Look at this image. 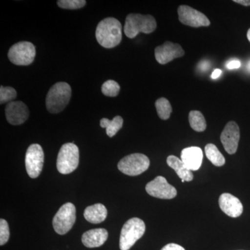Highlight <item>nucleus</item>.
Masks as SVG:
<instances>
[{
	"label": "nucleus",
	"mask_w": 250,
	"mask_h": 250,
	"mask_svg": "<svg viewBox=\"0 0 250 250\" xmlns=\"http://www.w3.org/2000/svg\"><path fill=\"white\" fill-rule=\"evenodd\" d=\"M108 236V231L105 229H95L85 231L82 235V241L86 248H99L106 241Z\"/></svg>",
	"instance_id": "17"
},
{
	"label": "nucleus",
	"mask_w": 250,
	"mask_h": 250,
	"mask_svg": "<svg viewBox=\"0 0 250 250\" xmlns=\"http://www.w3.org/2000/svg\"><path fill=\"white\" fill-rule=\"evenodd\" d=\"M247 37H248V41L250 42V29L248 31V34H247Z\"/></svg>",
	"instance_id": "32"
},
{
	"label": "nucleus",
	"mask_w": 250,
	"mask_h": 250,
	"mask_svg": "<svg viewBox=\"0 0 250 250\" xmlns=\"http://www.w3.org/2000/svg\"><path fill=\"white\" fill-rule=\"evenodd\" d=\"M181 159L189 170L196 171L201 167L203 152L198 147L184 148L181 153Z\"/></svg>",
	"instance_id": "16"
},
{
	"label": "nucleus",
	"mask_w": 250,
	"mask_h": 250,
	"mask_svg": "<svg viewBox=\"0 0 250 250\" xmlns=\"http://www.w3.org/2000/svg\"><path fill=\"white\" fill-rule=\"evenodd\" d=\"M155 106L158 116L161 119L164 120V121L169 119L172 111V108L170 102L167 99L165 98L158 99L155 103Z\"/></svg>",
	"instance_id": "23"
},
{
	"label": "nucleus",
	"mask_w": 250,
	"mask_h": 250,
	"mask_svg": "<svg viewBox=\"0 0 250 250\" xmlns=\"http://www.w3.org/2000/svg\"><path fill=\"white\" fill-rule=\"evenodd\" d=\"M97 41L105 48H113L121 43L122 24L114 18H107L100 21L95 32Z\"/></svg>",
	"instance_id": "1"
},
{
	"label": "nucleus",
	"mask_w": 250,
	"mask_h": 250,
	"mask_svg": "<svg viewBox=\"0 0 250 250\" xmlns=\"http://www.w3.org/2000/svg\"><path fill=\"white\" fill-rule=\"evenodd\" d=\"M189 123L192 129L197 132H202L207 129V122L201 112L191 111L188 116Z\"/></svg>",
	"instance_id": "22"
},
{
	"label": "nucleus",
	"mask_w": 250,
	"mask_h": 250,
	"mask_svg": "<svg viewBox=\"0 0 250 250\" xmlns=\"http://www.w3.org/2000/svg\"><path fill=\"white\" fill-rule=\"evenodd\" d=\"M76 220V208L73 204L68 202L59 208L54 215L53 228L56 232L64 235L68 232L73 227Z\"/></svg>",
	"instance_id": "8"
},
{
	"label": "nucleus",
	"mask_w": 250,
	"mask_h": 250,
	"mask_svg": "<svg viewBox=\"0 0 250 250\" xmlns=\"http://www.w3.org/2000/svg\"><path fill=\"white\" fill-rule=\"evenodd\" d=\"M146 224L141 219L133 218L125 223L120 237V249L129 250L144 235Z\"/></svg>",
	"instance_id": "4"
},
{
	"label": "nucleus",
	"mask_w": 250,
	"mask_h": 250,
	"mask_svg": "<svg viewBox=\"0 0 250 250\" xmlns=\"http://www.w3.org/2000/svg\"><path fill=\"white\" fill-rule=\"evenodd\" d=\"M149 159L147 156L140 153L129 154L118 163V170L126 175L138 176L149 168Z\"/></svg>",
	"instance_id": "6"
},
{
	"label": "nucleus",
	"mask_w": 250,
	"mask_h": 250,
	"mask_svg": "<svg viewBox=\"0 0 250 250\" xmlns=\"http://www.w3.org/2000/svg\"><path fill=\"white\" fill-rule=\"evenodd\" d=\"M5 114L10 124L20 125L27 121L29 116V111L27 105L22 102H11L6 105Z\"/></svg>",
	"instance_id": "14"
},
{
	"label": "nucleus",
	"mask_w": 250,
	"mask_h": 250,
	"mask_svg": "<svg viewBox=\"0 0 250 250\" xmlns=\"http://www.w3.org/2000/svg\"><path fill=\"white\" fill-rule=\"evenodd\" d=\"M85 4V0H59L57 1L59 7L64 9H79L83 7Z\"/></svg>",
	"instance_id": "26"
},
{
	"label": "nucleus",
	"mask_w": 250,
	"mask_h": 250,
	"mask_svg": "<svg viewBox=\"0 0 250 250\" xmlns=\"http://www.w3.org/2000/svg\"><path fill=\"white\" fill-rule=\"evenodd\" d=\"M10 236L9 225L4 219L0 220V245L4 246L9 241Z\"/></svg>",
	"instance_id": "27"
},
{
	"label": "nucleus",
	"mask_w": 250,
	"mask_h": 250,
	"mask_svg": "<svg viewBox=\"0 0 250 250\" xmlns=\"http://www.w3.org/2000/svg\"><path fill=\"white\" fill-rule=\"evenodd\" d=\"M179 20L181 22L192 27H208L210 22L208 18L200 11L187 6L182 5L178 8Z\"/></svg>",
	"instance_id": "11"
},
{
	"label": "nucleus",
	"mask_w": 250,
	"mask_h": 250,
	"mask_svg": "<svg viewBox=\"0 0 250 250\" xmlns=\"http://www.w3.org/2000/svg\"><path fill=\"white\" fill-rule=\"evenodd\" d=\"M36 57L35 46L30 42L22 41L11 46L8 52L10 62L16 65H29Z\"/></svg>",
	"instance_id": "7"
},
{
	"label": "nucleus",
	"mask_w": 250,
	"mask_h": 250,
	"mask_svg": "<svg viewBox=\"0 0 250 250\" xmlns=\"http://www.w3.org/2000/svg\"><path fill=\"white\" fill-rule=\"evenodd\" d=\"M185 52L182 46L166 41L162 45L158 46L154 51L156 60L161 65H165L174 59L183 57Z\"/></svg>",
	"instance_id": "12"
},
{
	"label": "nucleus",
	"mask_w": 250,
	"mask_h": 250,
	"mask_svg": "<svg viewBox=\"0 0 250 250\" xmlns=\"http://www.w3.org/2000/svg\"><path fill=\"white\" fill-rule=\"evenodd\" d=\"M220 140L225 151L229 154H233L238 149L240 140V129L235 122H229L220 135Z\"/></svg>",
	"instance_id": "13"
},
{
	"label": "nucleus",
	"mask_w": 250,
	"mask_h": 250,
	"mask_svg": "<svg viewBox=\"0 0 250 250\" xmlns=\"http://www.w3.org/2000/svg\"><path fill=\"white\" fill-rule=\"evenodd\" d=\"M123 119L121 116H117L112 121L107 118H103L100 121L101 127L106 129V134L109 137H113L123 127Z\"/></svg>",
	"instance_id": "20"
},
{
	"label": "nucleus",
	"mask_w": 250,
	"mask_h": 250,
	"mask_svg": "<svg viewBox=\"0 0 250 250\" xmlns=\"http://www.w3.org/2000/svg\"><path fill=\"white\" fill-rule=\"evenodd\" d=\"M121 86L113 80H108L103 83L102 92L104 95L108 97H116L119 94Z\"/></svg>",
	"instance_id": "24"
},
{
	"label": "nucleus",
	"mask_w": 250,
	"mask_h": 250,
	"mask_svg": "<svg viewBox=\"0 0 250 250\" xmlns=\"http://www.w3.org/2000/svg\"><path fill=\"white\" fill-rule=\"evenodd\" d=\"M247 69H248V71L250 72V61L248 62V65H247Z\"/></svg>",
	"instance_id": "33"
},
{
	"label": "nucleus",
	"mask_w": 250,
	"mask_h": 250,
	"mask_svg": "<svg viewBox=\"0 0 250 250\" xmlns=\"http://www.w3.org/2000/svg\"><path fill=\"white\" fill-rule=\"evenodd\" d=\"M233 2H236L237 4H241L245 6H250V0H234Z\"/></svg>",
	"instance_id": "30"
},
{
	"label": "nucleus",
	"mask_w": 250,
	"mask_h": 250,
	"mask_svg": "<svg viewBox=\"0 0 250 250\" xmlns=\"http://www.w3.org/2000/svg\"><path fill=\"white\" fill-rule=\"evenodd\" d=\"M107 209L102 204L89 206L85 208L83 213L85 220L93 224L103 223L107 217Z\"/></svg>",
	"instance_id": "18"
},
{
	"label": "nucleus",
	"mask_w": 250,
	"mask_h": 250,
	"mask_svg": "<svg viewBox=\"0 0 250 250\" xmlns=\"http://www.w3.org/2000/svg\"><path fill=\"white\" fill-rule=\"evenodd\" d=\"M219 206L225 214L231 218H238L243 213V206L241 202L231 194H222L219 198Z\"/></svg>",
	"instance_id": "15"
},
{
	"label": "nucleus",
	"mask_w": 250,
	"mask_h": 250,
	"mask_svg": "<svg viewBox=\"0 0 250 250\" xmlns=\"http://www.w3.org/2000/svg\"><path fill=\"white\" fill-rule=\"evenodd\" d=\"M241 62L238 60H231L227 63L226 67L228 70H233V69H238L241 67Z\"/></svg>",
	"instance_id": "28"
},
{
	"label": "nucleus",
	"mask_w": 250,
	"mask_h": 250,
	"mask_svg": "<svg viewBox=\"0 0 250 250\" xmlns=\"http://www.w3.org/2000/svg\"><path fill=\"white\" fill-rule=\"evenodd\" d=\"M17 96L16 90L12 87H0V104L11 103Z\"/></svg>",
	"instance_id": "25"
},
{
	"label": "nucleus",
	"mask_w": 250,
	"mask_h": 250,
	"mask_svg": "<svg viewBox=\"0 0 250 250\" xmlns=\"http://www.w3.org/2000/svg\"><path fill=\"white\" fill-rule=\"evenodd\" d=\"M71 93V87L66 82H58L52 85L46 98V107L49 113L62 112L68 104Z\"/></svg>",
	"instance_id": "2"
},
{
	"label": "nucleus",
	"mask_w": 250,
	"mask_h": 250,
	"mask_svg": "<svg viewBox=\"0 0 250 250\" xmlns=\"http://www.w3.org/2000/svg\"><path fill=\"white\" fill-rule=\"evenodd\" d=\"M80 162V151L76 145L67 143L62 145L57 157V170L61 174L71 173L77 168Z\"/></svg>",
	"instance_id": "5"
},
{
	"label": "nucleus",
	"mask_w": 250,
	"mask_h": 250,
	"mask_svg": "<svg viewBox=\"0 0 250 250\" xmlns=\"http://www.w3.org/2000/svg\"><path fill=\"white\" fill-rule=\"evenodd\" d=\"M205 149L207 159L212 163L213 165L217 166V167L225 165V157L218 150V147L215 145L209 143L206 146Z\"/></svg>",
	"instance_id": "21"
},
{
	"label": "nucleus",
	"mask_w": 250,
	"mask_h": 250,
	"mask_svg": "<svg viewBox=\"0 0 250 250\" xmlns=\"http://www.w3.org/2000/svg\"><path fill=\"white\" fill-rule=\"evenodd\" d=\"M222 71L221 70H220V69H215L214 71L213 72V73H212L211 75V78L212 79H218L219 77L221 75Z\"/></svg>",
	"instance_id": "31"
},
{
	"label": "nucleus",
	"mask_w": 250,
	"mask_h": 250,
	"mask_svg": "<svg viewBox=\"0 0 250 250\" xmlns=\"http://www.w3.org/2000/svg\"><path fill=\"white\" fill-rule=\"evenodd\" d=\"M167 164L175 171L176 173L182 180H184L185 182H191L193 179V174L192 171L189 170L182 159H179L177 156H169L167 158Z\"/></svg>",
	"instance_id": "19"
},
{
	"label": "nucleus",
	"mask_w": 250,
	"mask_h": 250,
	"mask_svg": "<svg viewBox=\"0 0 250 250\" xmlns=\"http://www.w3.org/2000/svg\"><path fill=\"white\" fill-rule=\"evenodd\" d=\"M161 250H186L183 247L179 246V245L175 244V243H170V244L166 245Z\"/></svg>",
	"instance_id": "29"
},
{
	"label": "nucleus",
	"mask_w": 250,
	"mask_h": 250,
	"mask_svg": "<svg viewBox=\"0 0 250 250\" xmlns=\"http://www.w3.org/2000/svg\"><path fill=\"white\" fill-rule=\"evenodd\" d=\"M156 29L155 18L151 15L130 14L126 16L124 31L129 39H134L139 33L151 34Z\"/></svg>",
	"instance_id": "3"
},
{
	"label": "nucleus",
	"mask_w": 250,
	"mask_h": 250,
	"mask_svg": "<svg viewBox=\"0 0 250 250\" xmlns=\"http://www.w3.org/2000/svg\"><path fill=\"white\" fill-rule=\"evenodd\" d=\"M146 191L151 196L164 200H171L177 196L175 188L168 184L165 177L158 176L146 185Z\"/></svg>",
	"instance_id": "10"
},
{
	"label": "nucleus",
	"mask_w": 250,
	"mask_h": 250,
	"mask_svg": "<svg viewBox=\"0 0 250 250\" xmlns=\"http://www.w3.org/2000/svg\"><path fill=\"white\" fill-rule=\"evenodd\" d=\"M44 163V152L40 145L32 144L28 147L25 156L26 170L32 179L37 178L41 172Z\"/></svg>",
	"instance_id": "9"
}]
</instances>
